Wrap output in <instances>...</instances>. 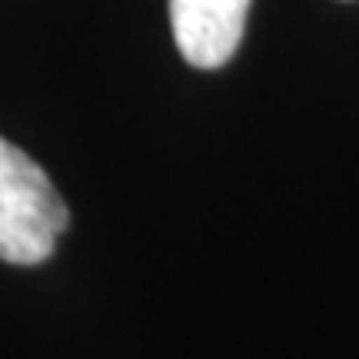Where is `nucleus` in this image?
I'll use <instances>...</instances> for the list:
<instances>
[{
	"instance_id": "1",
	"label": "nucleus",
	"mask_w": 359,
	"mask_h": 359,
	"mask_svg": "<svg viewBox=\"0 0 359 359\" xmlns=\"http://www.w3.org/2000/svg\"><path fill=\"white\" fill-rule=\"evenodd\" d=\"M67 223L70 213L50 177L0 137V259L13 266L43 263Z\"/></svg>"
},
{
	"instance_id": "2",
	"label": "nucleus",
	"mask_w": 359,
	"mask_h": 359,
	"mask_svg": "<svg viewBox=\"0 0 359 359\" xmlns=\"http://www.w3.org/2000/svg\"><path fill=\"white\" fill-rule=\"evenodd\" d=\"M250 0H170V27L183 60L217 70L230 60L246 30Z\"/></svg>"
}]
</instances>
